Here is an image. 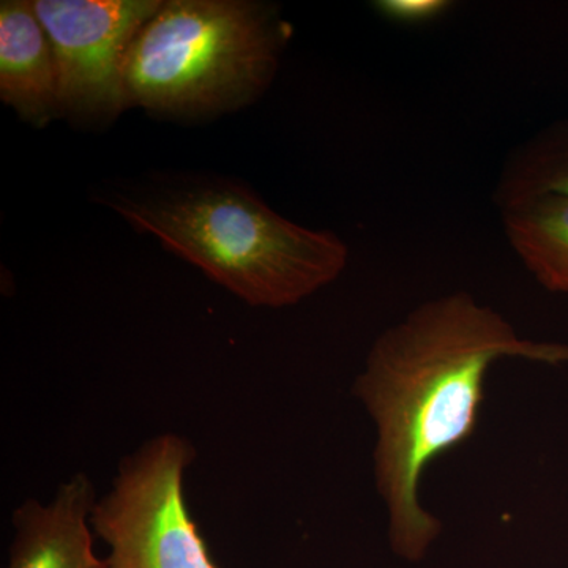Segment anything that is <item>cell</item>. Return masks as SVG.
Wrapping results in <instances>:
<instances>
[{"label": "cell", "instance_id": "6da1fadb", "mask_svg": "<svg viewBox=\"0 0 568 568\" xmlns=\"http://www.w3.org/2000/svg\"><path fill=\"white\" fill-rule=\"evenodd\" d=\"M506 357L568 365V345L521 338L474 295L429 298L373 343L353 394L376 429L373 476L392 551L420 562L443 532L418 489L426 469L474 436L489 368Z\"/></svg>", "mask_w": 568, "mask_h": 568}, {"label": "cell", "instance_id": "7a4b0ae2", "mask_svg": "<svg viewBox=\"0 0 568 568\" xmlns=\"http://www.w3.org/2000/svg\"><path fill=\"white\" fill-rule=\"evenodd\" d=\"M114 209L252 306L301 304L349 263L338 234L291 222L234 183H193Z\"/></svg>", "mask_w": 568, "mask_h": 568}, {"label": "cell", "instance_id": "3957f363", "mask_svg": "<svg viewBox=\"0 0 568 568\" xmlns=\"http://www.w3.org/2000/svg\"><path fill=\"white\" fill-rule=\"evenodd\" d=\"M290 32L267 3L168 0L130 48L129 106L178 118L245 106L274 81Z\"/></svg>", "mask_w": 568, "mask_h": 568}, {"label": "cell", "instance_id": "277c9868", "mask_svg": "<svg viewBox=\"0 0 568 568\" xmlns=\"http://www.w3.org/2000/svg\"><path fill=\"white\" fill-rule=\"evenodd\" d=\"M196 448L178 433L149 437L119 462L91 525L106 568H219L192 517L186 470Z\"/></svg>", "mask_w": 568, "mask_h": 568}, {"label": "cell", "instance_id": "5b68a950", "mask_svg": "<svg viewBox=\"0 0 568 568\" xmlns=\"http://www.w3.org/2000/svg\"><path fill=\"white\" fill-rule=\"evenodd\" d=\"M162 0H36L54 48L61 110L81 119L115 118L129 106L125 67L138 32Z\"/></svg>", "mask_w": 568, "mask_h": 568}, {"label": "cell", "instance_id": "8992f818", "mask_svg": "<svg viewBox=\"0 0 568 568\" xmlns=\"http://www.w3.org/2000/svg\"><path fill=\"white\" fill-rule=\"evenodd\" d=\"M97 499L91 477L78 473L62 481L48 503L36 497L21 503L11 514L7 568H106L93 551Z\"/></svg>", "mask_w": 568, "mask_h": 568}, {"label": "cell", "instance_id": "52a82bcc", "mask_svg": "<svg viewBox=\"0 0 568 568\" xmlns=\"http://www.w3.org/2000/svg\"><path fill=\"white\" fill-rule=\"evenodd\" d=\"M0 97L24 121L39 125L62 111L54 48L26 0L0 6Z\"/></svg>", "mask_w": 568, "mask_h": 568}, {"label": "cell", "instance_id": "ba28073f", "mask_svg": "<svg viewBox=\"0 0 568 568\" xmlns=\"http://www.w3.org/2000/svg\"><path fill=\"white\" fill-rule=\"evenodd\" d=\"M510 248L541 287L568 295V196H540L500 212Z\"/></svg>", "mask_w": 568, "mask_h": 568}, {"label": "cell", "instance_id": "9c48e42d", "mask_svg": "<svg viewBox=\"0 0 568 568\" xmlns=\"http://www.w3.org/2000/svg\"><path fill=\"white\" fill-rule=\"evenodd\" d=\"M540 196H568V119L511 149L493 190L499 212Z\"/></svg>", "mask_w": 568, "mask_h": 568}, {"label": "cell", "instance_id": "30bf717a", "mask_svg": "<svg viewBox=\"0 0 568 568\" xmlns=\"http://www.w3.org/2000/svg\"><path fill=\"white\" fill-rule=\"evenodd\" d=\"M455 6L452 0H376L372 9L390 24L424 28L444 20Z\"/></svg>", "mask_w": 568, "mask_h": 568}]
</instances>
